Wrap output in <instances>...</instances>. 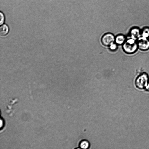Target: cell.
<instances>
[{"label": "cell", "mask_w": 149, "mask_h": 149, "mask_svg": "<svg viewBox=\"0 0 149 149\" xmlns=\"http://www.w3.org/2000/svg\"><path fill=\"white\" fill-rule=\"evenodd\" d=\"M122 48L123 51L127 54L134 53L138 49L137 40L131 38L126 39L123 45Z\"/></svg>", "instance_id": "1"}, {"label": "cell", "mask_w": 149, "mask_h": 149, "mask_svg": "<svg viewBox=\"0 0 149 149\" xmlns=\"http://www.w3.org/2000/svg\"><path fill=\"white\" fill-rule=\"evenodd\" d=\"M149 80L148 74L146 72H143L136 78L135 82V86L140 89L146 88Z\"/></svg>", "instance_id": "2"}, {"label": "cell", "mask_w": 149, "mask_h": 149, "mask_svg": "<svg viewBox=\"0 0 149 149\" xmlns=\"http://www.w3.org/2000/svg\"><path fill=\"white\" fill-rule=\"evenodd\" d=\"M138 49L145 51L149 49V39L141 36L137 40Z\"/></svg>", "instance_id": "3"}, {"label": "cell", "mask_w": 149, "mask_h": 149, "mask_svg": "<svg viewBox=\"0 0 149 149\" xmlns=\"http://www.w3.org/2000/svg\"><path fill=\"white\" fill-rule=\"evenodd\" d=\"M115 37L111 33H107L104 34L101 38L102 44L106 46H109L113 43L115 41Z\"/></svg>", "instance_id": "4"}, {"label": "cell", "mask_w": 149, "mask_h": 149, "mask_svg": "<svg viewBox=\"0 0 149 149\" xmlns=\"http://www.w3.org/2000/svg\"><path fill=\"white\" fill-rule=\"evenodd\" d=\"M141 29L137 27L131 28L129 32L130 38L137 40L141 36Z\"/></svg>", "instance_id": "5"}, {"label": "cell", "mask_w": 149, "mask_h": 149, "mask_svg": "<svg viewBox=\"0 0 149 149\" xmlns=\"http://www.w3.org/2000/svg\"><path fill=\"white\" fill-rule=\"evenodd\" d=\"M126 40L125 36L123 34H119L116 36L115 38L116 43L119 45H123Z\"/></svg>", "instance_id": "6"}, {"label": "cell", "mask_w": 149, "mask_h": 149, "mask_svg": "<svg viewBox=\"0 0 149 149\" xmlns=\"http://www.w3.org/2000/svg\"><path fill=\"white\" fill-rule=\"evenodd\" d=\"M141 36L149 39V27H145L141 29Z\"/></svg>", "instance_id": "7"}, {"label": "cell", "mask_w": 149, "mask_h": 149, "mask_svg": "<svg viewBox=\"0 0 149 149\" xmlns=\"http://www.w3.org/2000/svg\"><path fill=\"white\" fill-rule=\"evenodd\" d=\"M8 28L6 25H3L0 28V35L2 36L6 35L8 33Z\"/></svg>", "instance_id": "8"}, {"label": "cell", "mask_w": 149, "mask_h": 149, "mask_svg": "<svg viewBox=\"0 0 149 149\" xmlns=\"http://www.w3.org/2000/svg\"><path fill=\"white\" fill-rule=\"evenodd\" d=\"M79 147L81 148L86 149L89 148L90 146L89 142L87 140H83L80 143Z\"/></svg>", "instance_id": "9"}, {"label": "cell", "mask_w": 149, "mask_h": 149, "mask_svg": "<svg viewBox=\"0 0 149 149\" xmlns=\"http://www.w3.org/2000/svg\"><path fill=\"white\" fill-rule=\"evenodd\" d=\"M109 46L110 49L112 51H115L117 49V46L116 43H113Z\"/></svg>", "instance_id": "10"}, {"label": "cell", "mask_w": 149, "mask_h": 149, "mask_svg": "<svg viewBox=\"0 0 149 149\" xmlns=\"http://www.w3.org/2000/svg\"><path fill=\"white\" fill-rule=\"evenodd\" d=\"M4 21V16L3 14L0 12V24H2Z\"/></svg>", "instance_id": "11"}, {"label": "cell", "mask_w": 149, "mask_h": 149, "mask_svg": "<svg viewBox=\"0 0 149 149\" xmlns=\"http://www.w3.org/2000/svg\"><path fill=\"white\" fill-rule=\"evenodd\" d=\"M146 88L147 89H148L149 90V81H148V86H147V87Z\"/></svg>", "instance_id": "12"}]
</instances>
